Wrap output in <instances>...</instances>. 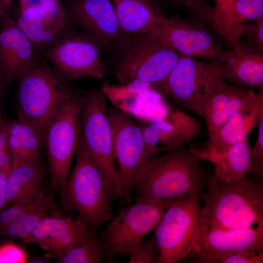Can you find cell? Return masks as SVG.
I'll return each instance as SVG.
<instances>
[{
	"label": "cell",
	"instance_id": "obj_1",
	"mask_svg": "<svg viewBox=\"0 0 263 263\" xmlns=\"http://www.w3.org/2000/svg\"><path fill=\"white\" fill-rule=\"evenodd\" d=\"M200 225L226 229L263 228V186L246 175L209 181Z\"/></svg>",
	"mask_w": 263,
	"mask_h": 263
},
{
	"label": "cell",
	"instance_id": "obj_2",
	"mask_svg": "<svg viewBox=\"0 0 263 263\" xmlns=\"http://www.w3.org/2000/svg\"><path fill=\"white\" fill-rule=\"evenodd\" d=\"M112 53V74L120 84L141 81L159 87L180 56L152 33L126 36Z\"/></svg>",
	"mask_w": 263,
	"mask_h": 263
},
{
	"label": "cell",
	"instance_id": "obj_3",
	"mask_svg": "<svg viewBox=\"0 0 263 263\" xmlns=\"http://www.w3.org/2000/svg\"><path fill=\"white\" fill-rule=\"evenodd\" d=\"M205 175L197 156L183 147L155 158L140 175L136 201L168 202L201 191Z\"/></svg>",
	"mask_w": 263,
	"mask_h": 263
},
{
	"label": "cell",
	"instance_id": "obj_4",
	"mask_svg": "<svg viewBox=\"0 0 263 263\" xmlns=\"http://www.w3.org/2000/svg\"><path fill=\"white\" fill-rule=\"evenodd\" d=\"M59 193L64 209L76 212L94 231L114 217L106 182L81 138L74 168Z\"/></svg>",
	"mask_w": 263,
	"mask_h": 263
},
{
	"label": "cell",
	"instance_id": "obj_5",
	"mask_svg": "<svg viewBox=\"0 0 263 263\" xmlns=\"http://www.w3.org/2000/svg\"><path fill=\"white\" fill-rule=\"evenodd\" d=\"M16 80L18 118L45 131L72 86L44 57Z\"/></svg>",
	"mask_w": 263,
	"mask_h": 263
},
{
	"label": "cell",
	"instance_id": "obj_6",
	"mask_svg": "<svg viewBox=\"0 0 263 263\" xmlns=\"http://www.w3.org/2000/svg\"><path fill=\"white\" fill-rule=\"evenodd\" d=\"M80 93L72 87L45 129L50 187L59 192L66 182L82 136Z\"/></svg>",
	"mask_w": 263,
	"mask_h": 263
},
{
	"label": "cell",
	"instance_id": "obj_7",
	"mask_svg": "<svg viewBox=\"0 0 263 263\" xmlns=\"http://www.w3.org/2000/svg\"><path fill=\"white\" fill-rule=\"evenodd\" d=\"M80 101L81 140L106 182L112 202L121 200L123 193L115 165L104 92L95 89L80 93Z\"/></svg>",
	"mask_w": 263,
	"mask_h": 263
},
{
	"label": "cell",
	"instance_id": "obj_8",
	"mask_svg": "<svg viewBox=\"0 0 263 263\" xmlns=\"http://www.w3.org/2000/svg\"><path fill=\"white\" fill-rule=\"evenodd\" d=\"M201 191L168 201L153 230L158 263H175L187 257L195 244L202 214Z\"/></svg>",
	"mask_w": 263,
	"mask_h": 263
},
{
	"label": "cell",
	"instance_id": "obj_9",
	"mask_svg": "<svg viewBox=\"0 0 263 263\" xmlns=\"http://www.w3.org/2000/svg\"><path fill=\"white\" fill-rule=\"evenodd\" d=\"M168 202L136 201L113 219L97 235L104 262H112L115 255L134 254L145 236L153 230L161 219Z\"/></svg>",
	"mask_w": 263,
	"mask_h": 263
},
{
	"label": "cell",
	"instance_id": "obj_10",
	"mask_svg": "<svg viewBox=\"0 0 263 263\" xmlns=\"http://www.w3.org/2000/svg\"><path fill=\"white\" fill-rule=\"evenodd\" d=\"M107 114L123 199L130 204L140 175L156 155L147 145L143 132L132 116L113 107L107 109Z\"/></svg>",
	"mask_w": 263,
	"mask_h": 263
},
{
	"label": "cell",
	"instance_id": "obj_11",
	"mask_svg": "<svg viewBox=\"0 0 263 263\" xmlns=\"http://www.w3.org/2000/svg\"><path fill=\"white\" fill-rule=\"evenodd\" d=\"M223 81L218 73L217 60L200 61L180 55L159 88L167 98L202 117L208 99Z\"/></svg>",
	"mask_w": 263,
	"mask_h": 263
},
{
	"label": "cell",
	"instance_id": "obj_12",
	"mask_svg": "<svg viewBox=\"0 0 263 263\" xmlns=\"http://www.w3.org/2000/svg\"><path fill=\"white\" fill-rule=\"evenodd\" d=\"M101 51L94 39L74 28L47 49L42 56L68 81L85 77L104 79L105 63Z\"/></svg>",
	"mask_w": 263,
	"mask_h": 263
},
{
	"label": "cell",
	"instance_id": "obj_13",
	"mask_svg": "<svg viewBox=\"0 0 263 263\" xmlns=\"http://www.w3.org/2000/svg\"><path fill=\"white\" fill-rule=\"evenodd\" d=\"M13 13L17 24L42 56L56 41L75 28L59 0L21 3L19 9H13Z\"/></svg>",
	"mask_w": 263,
	"mask_h": 263
},
{
	"label": "cell",
	"instance_id": "obj_14",
	"mask_svg": "<svg viewBox=\"0 0 263 263\" xmlns=\"http://www.w3.org/2000/svg\"><path fill=\"white\" fill-rule=\"evenodd\" d=\"M74 25L94 39L102 51H113L126 36L111 0H59Z\"/></svg>",
	"mask_w": 263,
	"mask_h": 263
},
{
	"label": "cell",
	"instance_id": "obj_15",
	"mask_svg": "<svg viewBox=\"0 0 263 263\" xmlns=\"http://www.w3.org/2000/svg\"><path fill=\"white\" fill-rule=\"evenodd\" d=\"M153 33L180 55L194 59L218 60L226 50L203 24L179 15L166 17Z\"/></svg>",
	"mask_w": 263,
	"mask_h": 263
},
{
	"label": "cell",
	"instance_id": "obj_16",
	"mask_svg": "<svg viewBox=\"0 0 263 263\" xmlns=\"http://www.w3.org/2000/svg\"><path fill=\"white\" fill-rule=\"evenodd\" d=\"M56 208L46 213L22 240L25 244L39 245L48 257L57 259L75 244L97 234L79 215L61 213Z\"/></svg>",
	"mask_w": 263,
	"mask_h": 263
},
{
	"label": "cell",
	"instance_id": "obj_17",
	"mask_svg": "<svg viewBox=\"0 0 263 263\" xmlns=\"http://www.w3.org/2000/svg\"><path fill=\"white\" fill-rule=\"evenodd\" d=\"M263 117V90H253L245 103L208 139L203 149L190 147V150L199 160L207 161L213 155L222 152L230 146L247 139L251 132L258 127Z\"/></svg>",
	"mask_w": 263,
	"mask_h": 263
},
{
	"label": "cell",
	"instance_id": "obj_18",
	"mask_svg": "<svg viewBox=\"0 0 263 263\" xmlns=\"http://www.w3.org/2000/svg\"><path fill=\"white\" fill-rule=\"evenodd\" d=\"M43 57L13 18L0 17V71L9 84Z\"/></svg>",
	"mask_w": 263,
	"mask_h": 263
},
{
	"label": "cell",
	"instance_id": "obj_19",
	"mask_svg": "<svg viewBox=\"0 0 263 263\" xmlns=\"http://www.w3.org/2000/svg\"><path fill=\"white\" fill-rule=\"evenodd\" d=\"M147 145L156 155L164 151H175L197 137L202 132L201 121L174 109L163 118L150 122Z\"/></svg>",
	"mask_w": 263,
	"mask_h": 263
},
{
	"label": "cell",
	"instance_id": "obj_20",
	"mask_svg": "<svg viewBox=\"0 0 263 263\" xmlns=\"http://www.w3.org/2000/svg\"><path fill=\"white\" fill-rule=\"evenodd\" d=\"M217 70L225 82L263 90V51L241 45L226 50L217 60Z\"/></svg>",
	"mask_w": 263,
	"mask_h": 263
},
{
	"label": "cell",
	"instance_id": "obj_21",
	"mask_svg": "<svg viewBox=\"0 0 263 263\" xmlns=\"http://www.w3.org/2000/svg\"><path fill=\"white\" fill-rule=\"evenodd\" d=\"M263 250V228L225 229L199 225L191 251Z\"/></svg>",
	"mask_w": 263,
	"mask_h": 263
},
{
	"label": "cell",
	"instance_id": "obj_22",
	"mask_svg": "<svg viewBox=\"0 0 263 263\" xmlns=\"http://www.w3.org/2000/svg\"><path fill=\"white\" fill-rule=\"evenodd\" d=\"M249 87L222 81L208 99L202 117L211 138L217 131L245 103L252 91Z\"/></svg>",
	"mask_w": 263,
	"mask_h": 263
},
{
	"label": "cell",
	"instance_id": "obj_23",
	"mask_svg": "<svg viewBox=\"0 0 263 263\" xmlns=\"http://www.w3.org/2000/svg\"><path fill=\"white\" fill-rule=\"evenodd\" d=\"M45 174L41 160L13 165L5 180V207L26 204L44 194Z\"/></svg>",
	"mask_w": 263,
	"mask_h": 263
},
{
	"label": "cell",
	"instance_id": "obj_24",
	"mask_svg": "<svg viewBox=\"0 0 263 263\" xmlns=\"http://www.w3.org/2000/svg\"><path fill=\"white\" fill-rule=\"evenodd\" d=\"M124 35L154 32L166 17L153 0H111Z\"/></svg>",
	"mask_w": 263,
	"mask_h": 263
},
{
	"label": "cell",
	"instance_id": "obj_25",
	"mask_svg": "<svg viewBox=\"0 0 263 263\" xmlns=\"http://www.w3.org/2000/svg\"><path fill=\"white\" fill-rule=\"evenodd\" d=\"M7 145L13 165L41 160L45 131L17 118L6 122Z\"/></svg>",
	"mask_w": 263,
	"mask_h": 263
},
{
	"label": "cell",
	"instance_id": "obj_26",
	"mask_svg": "<svg viewBox=\"0 0 263 263\" xmlns=\"http://www.w3.org/2000/svg\"><path fill=\"white\" fill-rule=\"evenodd\" d=\"M250 145L247 139L237 143L208 159L214 165V174L219 179L230 181L253 173Z\"/></svg>",
	"mask_w": 263,
	"mask_h": 263
},
{
	"label": "cell",
	"instance_id": "obj_27",
	"mask_svg": "<svg viewBox=\"0 0 263 263\" xmlns=\"http://www.w3.org/2000/svg\"><path fill=\"white\" fill-rule=\"evenodd\" d=\"M214 5L209 6L204 19L208 26L224 41L230 42L240 36L241 27L235 12V0H214Z\"/></svg>",
	"mask_w": 263,
	"mask_h": 263
},
{
	"label": "cell",
	"instance_id": "obj_28",
	"mask_svg": "<svg viewBox=\"0 0 263 263\" xmlns=\"http://www.w3.org/2000/svg\"><path fill=\"white\" fill-rule=\"evenodd\" d=\"M56 201L50 194L43 203L11 222L0 232L10 238L22 239L33 231L46 213L56 207Z\"/></svg>",
	"mask_w": 263,
	"mask_h": 263
},
{
	"label": "cell",
	"instance_id": "obj_29",
	"mask_svg": "<svg viewBox=\"0 0 263 263\" xmlns=\"http://www.w3.org/2000/svg\"><path fill=\"white\" fill-rule=\"evenodd\" d=\"M203 263H262L263 250L245 249L234 251L200 250L190 254Z\"/></svg>",
	"mask_w": 263,
	"mask_h": 263
},
{
	"label": "cell",
	"instance_id": "obj_30",
	"mask_svg": "<svg viewBox=\"0 0 263 263\" xmlns=\"http://www.w3.org/2000/svg\"><path fill=\"white\" fill-rule=\"evenodd\" d=\"M56 261L59 263H100L104 262L97 234L75 244L63 255L56 259Z\"/></svg>",
	"mask_w": 263,
	"mask_h": 263
},
{
	"label": "cell",
	"instance_id": "obj_31",
	"mask_svg": "<svg viewBox=\"0 0 263 263\" xmlns=\"http://www.w3.org/2000/svg\"><path fill=\"white\" fill-rule=\"evenodd\" d=\"M235 12L238 24L243 27L263 17V0H235Z\"/></svg>",
	"mask_w": 263,
	"mask_h": 263
},
{
	"label": "cell",
	"instance_id": "obj_32",
	"mask_svg": "<svg viewBox=\"0 0 263 263\" xmlns=\"http://www.w3.org/2000/svg\"><path fill=\"white\" fill-rule=\"evenodd\" d=\"M240 45L263 51V17L244 25Z\"/></svg>",
	"mask_w": 263,
	"mask_h": 263
},
{
	"label": "cell",
	"instance_id": "obj_33",
	"mask_svg": "<svg viewBox=\"0 0 263 263\" xmlns=\"http://www.w3.org/2000/svg\"><path fill=\"white\" fill-rule=\"evenodd\" d=\"M50 194L45 193L29 203L24 205L15 204L0 211V230L33 208L43 203Z\"/></svg>",
	"mask_w": 263,
	"mask_h": 263
},
{
	"label": "cell",
	"instance_id": "obj_34",
	"mask_svg": "<svg viewBox=\"0 0 263 263\" xmlns=\"http://www.w3.org/2000/svg\"><path fill=\"white\" fill-rule=\"evenodd\" d=\"M128 263H158V251L153 236L149 240H142L135 252L129 256Z\"/></svg>",
	"mask_w": 263,
	"mask_h": 263
},
{
	"label": "cell",
	"instance_id": "obj_35",
	"mask_svg": "<svg viewBox=\"0 0 263 263\" xmlns=\"http://www.w3.org/2000/svg\"><path fill=\"white\" fill-rule=\"evenodd\" d=\"M258 136L256 143L251 148L250 155L253 168V173L260 177L263 175V117L258 126Z\"/></svg>",
	"mask_w": 263,
	"mask_h": 263
},
{
	"label": "cell",
	"instance_id": "obj_36",
	"mask_svg": "<svg viewBox=\"0 0 263 263\" xmlns=\"http://www.w3.org/2000/svg\"><path fill=\"white\" fill-rule=\"evenodd\" d=\"M26 262V253L19 246L11 243H6L0 246V263Z\"/></svg>",
	"mask_w": 263,
	"mask_h": 263
},
{
	"label": "cell",
	"instance_id": "obj_37",
	"mask_svg": "<svg viewBox=\"0 0 263 263\" xmlns=\"http://www.w3.org/2000/svg\"><path fill=\"white\" fill-rule=\"evenodd\" d=\"M183 8L191 15L202 20L209 5L208 0H166Z\"/></svg>",
	"mask_w": 263,
	"mask_h": 263
},
{
	"label": "cell",
	"instance_id": "obj_38",
	"mask_svg": "<svg viewBox=\"0 0 263 263\" xmlns=\"http://www.w3.org/2000/svg\"><path fill=\"white\" fill-rule=\"evenodd\" d=\"M12 167V162L0 169V211L3 209L5 207V180Z\"/></svg>",
	"mask_w": 263,
	"mask_h": 263
},
{
	"label": "cell",
	"instance_id": "obj_39",
	"mask_svg": "<svg viewBox=\"0 0 263 263\" xmlns=\"http://www.w3.org/2000/svg\"><path fill=\"white\" fill-rule=\"evenodd\" d=\"M8 149L7 125L4 122L0 127V153Z\"/></svg>",
	"mask_w": 263,
	"mask_h": 263
},
{
	"label": "cell",
	"instance_id": "obj_40",
	"mask_svg": "<svg viewBox=\"0 0 263 263\" xmlns=\"http://www.w3.org/2000/svg\"><path fill=\"white\" fill-rule=\"evenodd\" d=\"M13 10L11 0H0V17L11 16Z\"/></svg>",
	"mask_w": 263,
	"mask_h": 263
},
{
	"label": "cell",
	"instance_id": "obj_41",
	"mask_svg": "<svg viewBox=\"0 0 263 263\" xmlns=\"http://www.w3.org/2000/svg\"><path fill=\"white\" fill-rule=\"evenodd\" d=\"M10 85L0 71V103L5 96Z\"/></svg>",
	"mask_w": 263,
	"mask_h": 263
},
{
	"label": "cell",
	"instance_id": "obj_42",
	"mask_svg": "<svg viewBox=\"0 0 263 263\" xmlns=\"http://www.w3.org/2000/svg\"><path fill=\"white\" fill-rule=\"evenodd\" d=\"M48 260L43 259V258H41V259H35L31 260L30 262V263H48Z\"/></svg>",
	"mask_w": 263,
	"mask_h": 263
},
{
	"label": "cell",
	"instance_id": "obj_43",
	"mask_svg": "<svg viewBox=\"0 0 263 263\" xmlns=\"http://www.w3.org/2000/svg\"><path fill=\"white\" fill-rule=\"evenodd\" d=\"M5 121H3V120L2 118L1 113L0 110V127L3 124V123Z\"/></svg>",
	"mask_w": 263,
	"mask_h": 263
},
{
	"label": "cell",
	"instance_id": "obj_44",
	"mask_svg": "<svg viewBox=\"0 0 263 263\" xmlns=\"http://www.w3.org/2000/svg\"><path fill=\"white\" fill-rule=\"evenodd\" d=\"M153 0L155 2H156L158 4V3H159L160 2H163L164 1H166V0Z\"/></svg>",
	"mask_w": 263,
	"mask_h": 263
}]
</instances>
